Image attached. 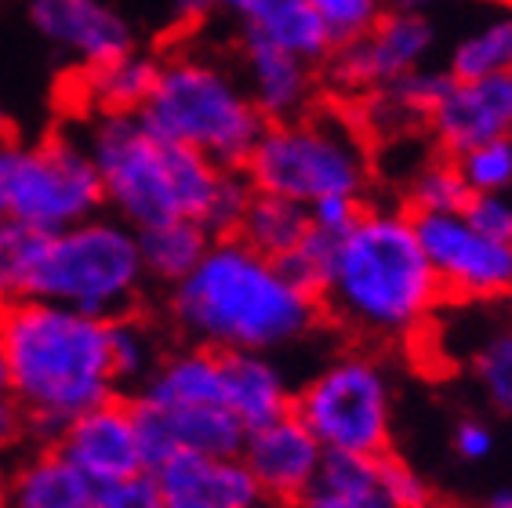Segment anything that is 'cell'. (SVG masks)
Wrapping results in <instances>:
<instances>
[{"mask_svg": "<svg viewBox=\"0 0 512 508\" xmlns=\"http://www.w3.org/2000/svg\"><path fill=\"white\" fill-rule=\"evenodd\" d=\"M84 146L106 204L138 229L168 218H193L207 233L237 229L255 196L247 178L157 135L138 113H95Z\"/></svg>", "mask_w": 512, "mask_h": 508, "instance_id": "1", "label": "cell"}, {"mask_svg": "<svg viewBox=\"0 0 512 508\" xmlns=\"http://www.w3.org/2000/svg\"><path fill=\"white\" fill-rule=\"evenodd\" d=\"M171 316L215 352H280L320 320L316 291L244 240H218L171 291Z\"/></svg>", "mask_w": 512, "mask_h": 508, "instance_id": "2", "label": "cell"}, {"mask_svg": "<svg viewBox=\"0 0 512 508\" xmlns=\"http://www.w3.org/2000/svg\"><path fill=\"white\" fill-rule=\"evenodd\" d=\"M440 280L418 229L400 211H360L331 240L320 298L360 338H411L440 302Z\"/></svg>", "mask_w": 512, "mask_h": 508, "instance_id": "3", "label": "cell"}, {"mask_svg": "<svg viewBox=\"0 0 512 508\" xmlns=\"http://www.w3.org/2000/svg\"><path fill=\"white\" fill-rule=\"evenodd\" d=\"M0 342L8 352L11 396L44 429H62L113 400L109 320L48 298H15L0 313Z\"/></svg>", "mask_w": 512, "mask_h": 508, "instance_id": "4", "label": "cell"}, {"mask_svg": "<svg viewBox=\"0 0 512 508\" xmlns=\"http://www.w3.org/2000/svg\"><path fill=\"white\" fill-rule=\"evenodd\" d=\"M138 117L157 135L197 149L218 167L247 164L266 131V117L255 109L244 80L197 51L160 62L157 84Z\"/></svg>", "mask_w": 512, "mask_h": 508, "instance_id": "5", "label": "cell"}, {"mask_svg": "<svg viewBox=\"0 0 512 508\" xmlns=\"http://www.w3.org/2000/svg\"><path fill=\"white\" fill-rule=\"evenodd\" d=\"M244 167L258 193L284 196L302 207L327 196L360 200L371 175L360 131L335 113H302L295 120L266 124Z\"/></svg>", "mask_w": 512, "mask_h": 508, "instance_id": "6", "label": "cell"}, {"mask_svg": "<svg viewBox=\"0 0 512 508\" xmlns=\"http://www.w3.org/2000/svg\"><path fill=\"white\" fill-rule=\"evenodd\" d=\"M142 247L138 229L124 218H88L48 233L33 273L30 298H48L77 313L117 320L142 291Z\"/></svg>", "mask_w": 512, "mask_h": 508, "instance_id": "7", "label": "cell"}, {"mask_svg": "<svg viewBox=\"0 0 512 508\" xmlns=\"http://www.w3.org/2000/svg\"><path fill=\"white\" fill-rule=\"evenodd\" d=\"M295 418L327 454L382 458L393 429V378L375 356L342 352L302 385Z\"/></svg>", "mask_w": 512, "mask_h": 508, "instance_id": "8", "label": "cell"}, {"mask_svg": "<svg viewBox=\"0 0 512 508\" xmlns=\"http://www.w3.org/2000/svg\"><path fill=\"white\" fill-rule=\"evenodd\" d=\"M106 204L84 142L59 135L40 146H8V215L40 233H59L99 215Z\"/></svg>", "mask_w": 512, "mask_h": 508, "instance_id": "9", "label": "cell"}, {"mask_svg": "<svg viewBox=\"0 0 512 508\" xmlns=\"http://www.w3.org/2000/svg\"><path fill=\"white\" fill-rule=\"evenodd\" d=\"M440 287L469 302H502L512 294V240L476 229L462 211L414 218Z\"/></svg>", "mask_w": 512, "mask_h": 508, "instance_id": "10", "label": "cell"}, {"mask_svg": "<svg viewBox=\"0 0 512 508\" xmlns=\"http://www.w3.org/2000/svg\"><path fill=\"white\" fill-rule=\"evenodd\" d=\"M436 44L433 22L422 11H385L382 19L356 40L338 44L331 59V80L342 91H371L407 77L414 69H422L429 51Z\"/></svg>", "mask_w": 512, "mask_h": 508, "instance_id": "11", "label": "cell"}, {"mask_svg": "<svg viewBox=\"0 0 512 508\" xmlns=\"http://www.w3.org/2000/svg\"><path fill=\"white\" fill-rule=\"evenodd\" d=\"M59 450L95 487L149 472L135 407L106 400L59 429Z\"/></svg>", "mask_w": 512, "mask_h": 508, "instance_id": "12", "label": "cell"}, {"mask_svg": "<svg viewBox=\"0 0 512 508\" xmlns=\"http://www.w3.org/2000/svg\"><path fill=\"white\" fill-rule=\"evenodd\" d=\"M164 508H262V487L240 454L175 450L149 469Z\"/></svg>", "mask_w": 512, "mask_h": 508, "instance_id": "13", "label": "cell"}, {"mask_svg": "<svg viewBox=\"0 0 512 508\" xmlns=\"http://www.w3.org/2000/svg\"><path fill=\"white\" fill-rule=\"evenodd\" d=\"M175 4L178 15L193 22L229 15L240 22L244 37L269 40L313 66L335 51V40L320 22V15L309 8V0H175Z\"/></svg>", "mask_w": 512, "mask_h": 508, "instance_id": "14", "label": "cell"}, {"mask_svg": "<svg viewBox=\"0 0 512 508\" xmlns=\"http://www.w3.org/2000/svg\"><path fill=\"white\" fill-rule=\"evenodd\" d=\"M429 127L451 157L512 135V77H447Z\"/></svg>", "mask_w": 512, "mask_h": 508, "instance_id": "15", "label": "cell"}, {"mask_svg": "<svg viewBox=\"0 0 512 508\" xmlns=\"http://www.w3.org/2000/svg\"><path fill=\"white\" fill-rule=\"evenodd\" d=\"M30 22L84 69L131 51V26L106 0H30Z\"/></svg>", "mask_w": 512, "mask_h": 508, "instance_id": "16", "label": "cell"}, {"mask_svg": "<svg viewBox=\"0 0 512 508\" xmlns=\"http://www.w3.org/2000/svg\"><path fill=\"white\" fill-rule=\"evenodd\" d=\"M240 458L266 498H302L324 465L327 450L295 414H284L247 432Z\"/></svg>", "mask_w": 512, "mask_h": 508, "instance_id": "17", "label": "cell"}, {"mask_svg": "<svg viewBox=\"0 0 512 508\" xmlns=\"http://www.w3.org/2000/svg\"><path fill=\"white\" fill-rule=\"evenodd\" d=\"M240 80H244L255 109L266 117V124H280V120H295L309 113L316 91L313 62L298 59L291 51L258 37L240 40Z\"/></svg>", "mask_w": 512, "mask_h": 508, "instance_id": "18", "label": "cell"}, {"mask_svg": "<svg viewBox=\"0 0 512 508\" xmlns=\"http://www.w3.org/2000/svg\"><path fill=\"white\" fill-rule=\"evenodd\" d=\"M226 403L247 432L291 414V385L269 352H222Z\"/></svg>", "mask_w": 512, "mask_h": 508, "instance_id": "19", "label": "cell"}, {"mask_svg": "<svg viewBox=\"0 0 512 508\" xmlns=\"http://www.w3.org/2000/svg\"><path fill=\"white\" fill-rule=\"evenodd\" d=\"M298 508H396L385 494L378 458L327 454L316 479L298 498Z\"/></svg>", "mask_w": 512, "mask_h": 508, "instance_id": "20", "label": "cell"}, {"mask_svg": "<svg viewBox=\"0 0 512 508\" xmlns=\"http://www.w3.org/2000/svg\"><path fill=\"white\" fill-rule=\"evenodd\" d=\"M99 487L62 450H48L11 479V508H95Z\"/></svg>", "mask_w": 512, "mask_h": 508, "instance_id": "21", "label": "cell"}, {"mask_svg": "<svg viewBox=\"0 0 512 508\" xmlns=\"http://www.w3.org/2000/svg\"><path fill=\"white\" fill-rule=\"evenodd\" d=\"M157 66L160 62L128 51L120 59L84 69V80H80L84 102L95 113H138L157 84Z\"/></svg>", "mask_w": 512, "mask_h": 508, "instance_id": "22", "label": "cell"}, {"mask_svg": "<svg viewBox=\"0 0 512 508\" xmlns=\"http://www.w3.org/2000/svg\"><path fill=\"white\" fill-rule=\"evenodd\" d=\"M207 229L193 218H168L138 229V247H142V265L146 276H157L164 284L186 280L207 254L211 240Z\"/></svg>", "mask_w": 512, "mask_h": 508, "instance_id": "23", "label": "cell"}, {"mask_svg": "<svg viewBox=\"0 0 512 508\" xmlns=\"http://www.w3.org/2000/svg\"><path fill=\"white\" fill-rule=\"evenodd\" d=\"M240 240L247 247H255L258 254L284 262L287 254L295 251L302 240L309 236L313 222H309V211L295 200H284V196L273 193H258L251 196L244 218H240Z\"/></svg>", "mask_w": 512, "mask_h": 508, "instance_id": "24", "label": "cell"}, {"mask_svg": "<svg viewBox=\"0 0 512 508\" xmlns=\"http://www.w3.org/2000/svg\"><path fill=\"white\" fill-rule=\"evenodd\" d=\"M465 363L494 411L512 418V316H491L469 331Z\"/></svg>", "mask_w": 512, "mask_h": 508, "instance_id": "25", "label": "cell"}, {"mask_svg": "<svg viewBox=\"0 0 512 508\" xmlns=\"http://www.w3.org/2000/svg\"><path fill=\"white\" fill-rule=\"evenodd\" d=\"M447 77H451V73H447ZM447 77L444 73H429V69H414L407 77L371 91V120H375L378 127H389V131L422 124V120L429 124V113H433Z\"/></svg>", "mask_w": 512, "mask_h": 508, "instance_id": "26", "label": "cell"}, {"mask_svg": "<svg viewBox=\"0 0 512 508\" xmlns=\"http://www.w3.org/2000/svg\"><path fill=\"white\" fill-rule=\"evenodd\" d=\"M451 77H512V8L491 15L454 44Z\"/></svg>", "mask_w": 512, "mask_h": 508, "instance_id": "27", "label": "cell"}, {"mask_svg": "<svg viewBox=\"0 0 512 508\" xmlns=\"http://www.w3.org/2000/svg\"><path fill=\"white\" fill-rule=\"evenodd\" d=\"M48 233H40L19 218H0V294L8 298H30L33 273H37L40 251Z\"/></svg>", "mask_w": 512, "mask_h": 508, "instance_id": "28", "label": "cell"}, {"mask_svg": "<svg viewBox=\"0 0 512 508\" xmlns=\"http://www.w3.org/2000/svg\"><path fill=\"white\" fill-rule=\"evenodd\" d=\"M469 196H509L512 193V135L491 138L454 157Z\"/></svg>", "mask_w": 512, "mask_h": 508, "instance_id": "29", "label": "cell"}, {"mask_svg": "<svg viewBox=\"0 0 512 508\" xmlns=\"http://www.w3.org/2000/svg\"><path fill=\"white\" fill-rule=\"evenodd\" d=\"M407 196L418 215H454L469 204V189H465L454 160H429L418 167L407 186Z\"/></svg>", "mask_w": 512, "mask_h": 508, "instance_id": "30", "label": "cell"}, {"mask_svg": "<svg viewBox=\"0 0 512 508\" xmlns=\"http://www.w3.org/2000/svg\"><path fill=\"white\" fill-rule=\"evenodd\" d=\"M109 360H113V374L120 381H146L157 367V352H153V338L142 323L117 316L109 320Z\"/></svg>", "mask_w": 512, "mask_h": 508, "instance_id": "31", "label": "cell"}, {"mask_svg": "<svg viewBox=\"0 0 512 508\" xmlns=\"http://www.w3.org/2000/svg\"><path fill=\"white\" fill-rule=\"evenodd\" d=\"M309 8L320 15L338 48L345 40H356L360 33L371 30L389 11V0H309Z\"/></svg>", "mask_w": 512, "mask_h": 508, "instance_id": "32", "label": "cell"}, {"mask_svg": "<svg viewBox=\"0 0 512 508\" xmlns=\"http://www.w3.org/2000/svg\"><path fill=\"white\" fill-rule=\"evenodd\" d=\"M95 508H164V501H160V490H157V483H153V476H149V472H138V476H131V479L99 487Z\"/></svg>", "mask_w": 512, "mask_h": 508, "instance_id": "33", "label": "cell"}, {"mask_svg": "<svg viewBox=\"0 0 512 508\" xmlns=\"http://www.w3.org/2000/svg\"><path fill=\"white\" fill-rule=\"evenodd\" d=\"M378 469H382L385 494L393 498L396 508H429V483H425L411 465L378 458Z\"/></svg>", "mask_w": 512, "mask_h": 508, "instance_id": "34", "label": "cell"}, {"mask_svg": "<svg viewBox=\"0 0 512 508\" xmlns=\"http://www.w3.org/2000/svg\"><path fill=\"white\" fill-rule=\"evenodd\" d=\"M462 215L487 236L512 240V196H469Z\"/></svg>", "mask_w": 512, "mask_h": 508, "instance_id": "35", "label": "cell"}, {"mask_svg": "<svg viewBox=\"0 0 512 508\" xmlns=\"http://www.w3.org/2000/svg\"><path fill=\"white\" fill-rule=\"evenodd\" d=\"M309 211V222H313L316 233L324 236H342L349 225L360 218V200L356 196H327V200H316Z\"/></svg>", "mask_w": 512, "mask_h": 508, "instance_id": "36", "label": "cell"}, {"mask_svg": "<svg viewBox=\"0 0 512 508\" xmlns=\"http://www.w3.org/2000/svg\"><path fill=\"white\" fill-rule=\"evenodd\" d=\"M454 454L462 461H483V458H491V450H494V432L487 421L480 418H465L454 425Z\"/></svg>", "mask_w": 512, "mask_h": 508, "instance_id": "37", "label": "cell"}, {"mask_svg": "<svg viewBox=\"0 0 512 508\" xmlns=\"http://www.w3.org/2000/svg\"><path fill=\"white\" fill-rule=\"evenodd\" d=\"M26 429V411L11 392H0V447H11Z\"/></svg>", "mask_w": 512, "mask_h": 508, "instance_id": "38", "label": "cell"}, {"mask_svg": "<svg viewBox=\"0 0 512 508\" xmlns=\"http://www.w3.org/2000/svg\"><path fill=\"white\" fill-rule=\"evenodd\" d=\"M8 215V146H0V218Z\"/></svg>", "mask_w": 512, "mask_h": 508, "instance_id": "39", "label": "cell"}, {"mask_svg": "<svg viewBox=\"0 0 512 508\" xmlns=\"http://www.w3.org/2000/svg\"><path fill=\"white\" fill-rule=\"evenodd\" d=\"M0 392H11V367H8V352L0 342Z\"/></svg>", "mask_w": 512, "mask_h": 508, "instance_id": "40", "label": "cell"}, {"mask_svg": "<svg viewBox=\"0 0 512 508\" xmlns=\"http://www.w3.org/2000/svg\"><path fill=\"white\" fill-rule=\"evenodd\" d=\"M429 4H436V0H389V8L396 11H425Z\"/></svg>", "mask_w": 512, "mask_h": 508, "instance_id": "41", "label": "cell"}, {"mask_svg": "<svg viewBox=\"0 0 512 508\" xmlns=\"http://www.w3.org/2000/svg\"><path fill=\"white\" fill-rule=\"evenodd\" d=\"M11 505V479L0 472V508H8Z\"/></svg>", "mask_w": 512, "mask_h": 508, "instance_id": "42", "label": "cell"}, {"mask_svg": "<svg viewBox=\"0 0 512 508\" xmlns=\"http://www.w3.org/2000/svg\"><path fill=\"white\" fill-rule=\"evenodd\" d=\"M487 508H512V487L502 490V494H494L491 505H487Z\"/></svg>", "mask_w": 512, "mask_h": 508, "instance_id": "43", "label": "cell"}, {"mask_svg": "<svg viewBox=\"0 0 512 508\" xmlns=\"http://www.w3.org/2000/svg\"><path fill=\"white\" fill-rule=\"evenodd\" d=\"M0 135H4V113H0Z\"/></svg>", "mask_w": 512, "mask_h": 508, "instance_id": "44", "label": "cell"}, {"mask_svg": "<svg viewBox=\"0 0 512 508\" xmlns=\"http://www.w3.org/2000/svg\"><path fill=\"white\" fill-rule=\"evenodd\" d=\"M509 196H512V193H509Z\"/></svg>", "mask_w": 512, "mask_h": 508, "instance_id": "45", "label": "cell"}]
</instances>
